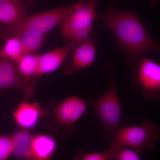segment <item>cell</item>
I'll list each match as a JSON object with an SVG mask.
<instances>
[{"label":"cell","instance_id":"6da1fadb","mask_svg":"<svg viewBox=\"0 0 160 160\" xmlns=\"http://www.w3.org/2000/svg\"><path fill=\"white\" fill-rule=\"evenodd\" d=\"M96 18L116 38L119 49L130 64L146 53L160 51L159 43L148 34L139 18L130 11H120L111 6L97 13Z\"/></svg>","mask_w":160,"mask_h":160},{"label":"cell","instance_id":"7a4b0ae2","mask_svg":"<svg viewBox=\"0 0 160 160\" xmlns=\"http://www.w3.org/2000/svg\"><path fill=\"white\" fill-rule=\"evenodd\" d=\"M104 69L109 78V85L105 92L97 99H90L89 103L94 109L100 124L101 137L110 138L122 127V110L115 80L112 63L107 61Z\"/></svg>","mask_w":160,"mask_h":160},{"label":"cell","instance_id":"3957f363","mask_svg":"<svg viewBox=\"0 0 160 160\" xmlns=\"http://www.w3.org/2000/svg\"><path fill=\"white\" fill-rule=\"evenodd\" d=\"M87 108L86 101L77 96H72L60 102L51 101L45 109L46 122L60 138L74 134L77 122Z\"/></svg>","mask_w":160,"mask_h":160},{"label":"cell","instance_id":"277c9868","mask_svg":"<svg viewBox=\"0 0 160 160\" xmlns=\"http://www.w3.org/2000/svg\"><path fill=\"white\" fill-rule=\"evenodd\" d=\"M98 6V0H78L71 14L60 24L66 42L79 44L90 37Z\"/></svg>","mask_w":160,"mask_h":160},{"label":"cell","instance_id":"5b68a950","mask_svg":"<svg viewBox=\"0 0 160 160\" xmlns=\"http://www.w3.org/2000/svg\"><path fill=\"white\" fill-rule=\"evenodd\" d=\"M73 8L74 4H71L33 15H28L14 26H0V38L5 40L26 31L37 32L46 34L69 17Z\"/></svg>","mask_w":160,"mask_h":160},{"label":"cell","instance_id":"8992f818","mask_svg":"<svg viewBox=\"0 0 160 160\" xmlns=\"http://www.w3.org/2000/svg\"><path fill=\"white\" fill-rule=\"evenodd\" d=\"M160 137V129L153 121L147 119L141 126L121 128L112 135L111 143L131 147L138 155L145 149L153 150Z\"/></svg>","mask_w":160,"mask_h":160},{"label":"cell","instance_id":"52a82bcc","mask_svg":"<svg viewBox=\"0 0 160 160\" xmlns=\"http://www.w3.org/2000/svg\"><path fill=\"white\" fill-rule=\"evenodd\" d=\"M133 82L147 101L160 98V66L152 60L142 58L133 72Z\"/></svg>","mask_w":160,"mask_h":160},{"label":"cell","instance_id":"ba28073f","mask_svg":"<svg viewBox=\"0 0 160 160\" xmlns=\"http://www.w3.org/2000/svg\"><path fill=\"white\" fill-rule=\"evenodd\" d=\"M7 89H19L29 98L34 96L36 85L34 80L26 78L20 73L15 63L0 58V91Z\"/></svg>","mask_w":160,"mask_h":160},{"label":"cell","instance_id":"9c48e42d","mask_svg":"<svg viewBox=\"0 0 160 160\" xmlns=\"http://www.w3.org/2000/svg\"><path fill=\"white\" fill-rule=\"evenodd\" d=\"M95 42V39L90 37L76 46L65 63L64 70L66 75H73L92 65L96 57Z\"/></svg>","mask_w":160,"mask_h":160},{"label":"cell","instance_id":"30bf717a","mask_svg":"<svg viewBox=\"0 0 160 160\" xmlns=\"http://www.w3.org/2000/svg\"><path fill=\"white\" fill-rule=\"evenodd\" d=\"M78 44L66 42L62 47L39 54L38 77L57 70Z\"/></svg>","mask_w":160,"mask_h":160},{"label":"cell","instance_id":"8fae6325","mask_svg":"<svg viewBox=\"0 0 160 160\" xmlns=\"http://www.w3.org/2000/svg\"><path fill=\"white\" fill-rule=\"evenodd\" d=\"M45 109L39 103L22 102L17 106L13 113L16 124L24 130L32 129L41 117H45Z\"/></svg>","mask_w":160,"mask_h":160},{"label":"cell","instance_id":"7c38bea8","mask_svg":"<svg viewBox=\"0 0 160 160\" xmlns=\"http://www.w3.org/2000/svg\"><path fill=\"white\" fill-rule=\"evenodd\" d=\"M31 2L25 0H12L0 4V23L2 26H14L28 16Z\"/></svg>","mask_w":160,"mask_h":160},{"label":"cell","instance_id":"4fadbf2b","mask_svg":"<svg viewBox=\"0 0 160 160\" xmlns=\"http://www.w3.org/2000/svg\"><path fill=\"white\" fill-rule=\"evenodd\" d=\"M57 146L56 140L48 135H32L26 160H52Z\"/></svg>","mask_w":160,"mask_h":160},{"label":"cell","instance_id":"5bb4252c","mask_svg":"<svg viewBox=\"0 0 160 160\" xmlns=\"http://www.w3.org/2000/svg\"><path fill=\"white\" fill-rule=\"evenodd\" d=\"M46 34L37 32L26 31L18 35L24 54L34 53L40 49L45 39Z\"/></svg>","mask_w":160,"mask_h":160},{"label":"cell","instance_id":"9a60e30c","mask_svg":"<svg viewBox=\"0 0 160 160\" xmlns=\"http://www.w3.org/2000/svg\"><path fill=\"white\" fill-rule=\"evenodd\" d=\"M39 54L29 53L23 55L16 64L17 68L24 77L34 80L38 77Z\"/></svg>","mask_w":160,"mask_h":160},{"label":"cell","instance_id":"2e32d148","mask_svg":"<svg viewBox=\"0 0 160 160\" xmlns=\"http://www.w3.org/2000/svg\"><path fill=\"white\" fill-rule=\"evenodd\" d=\"M4 41L5 43L0 49V58L16 64L24 54L19 39L17 36H12Z\"/></svg>","mask_w":160,"mask_h":160},{"label":"cell","instance_id":"e0dca14e","mask_svg":"<svg viewBox=\"0 0 160 160\" xmlns=\"http://www.w3.org/2000/svg\"><path fill=\"white\" fill-rule=\"evenodd\" d=\"M13 134L15 140V146L12 154L18 159L26 160L32 135L27 130L24 129Z\"/></svg>","mask_w":160,"mask_h":160},{"label":"cell","instance_id":"ac0fdd59","mask_svg":"<svg viewBox=\"0 0 160 160\" xmlns=\"http://www.w3.org/2000/svg\"><path fill=\"white\" fill-rule=\"evenodd\" d=\"M109 150L112 160H141L139 155L125 146L111 143Z\"/></svg>","mask_w":160,"mask_h":160},{"label":"cell","instance_id":"d6986e66","mask_svg":"<svg viewBox=\"0 0 160 160\" xmlns=\"http://www.w3.org/2000/svg\"><path fill=\"white\" fill-rule=\"evenodd\" d=\"M15 146L13 134H0V160H7L13 153Z\"/></svg>","mask_w":160,"mask_h":160},{"label":"cell","instance_id":"ffe728a7","mask_svg":"<svg viewBox=\"0 0 160 160\" xmlns=\"http://www.w3.org/2000/svg\"><path fill=\"white\" fill-rule=\"evenodd\" d=\"M74 160H112L109 149L103 152H79Z\"/></svg>","mask_w":160,"mask_h":160},{"label":"cell","instance_id":"44dd1931","mask_svg":"<svg viewBox=\"0 0 160 160\" xmlns=\"http://www.w3.org/2000/svg\"><path fill=\"white\" fill-rule=\"evenodd\" d=\"M158 0H151L152 4L153 6L155 5L156 3L158 2Z\"/></svg>","mask_w":160,"mask_h":160},{"label":"cell","instance_id":"7402d4cb","mask_svg":"<svg viewBox=\"0 0 160 160\" xmlns=\"http://www.w3.org/2000/svg\"><path fill=\"white\" fill-rule=\"evenodd\" d=\"M12 1V0H0V4L6 2H9V1Z\"/></svg>","mask_w":160,"mask_h":160}]
</instances>
